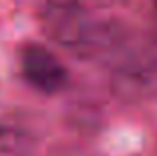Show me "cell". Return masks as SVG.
Instances as JSON below:
<instances>
[{"instance_id":"cell-3","label":"cell","mask_w":157,"mask_h":156,"mask_svg":"<svg viewBox=\"0 0 157 156\" xmlns=\"http://www.w3.org/2000/svg\"><path fill=\"white\" fill-rule=\"evenodd\" d=\"M32 138L26 130L12 124H0V156H28Z\"/></svg>"},{"instance_id":"cell-4","label":"cell","mask_w":157,"mask_h":156,"mask_svg":"<svg viewBox=\"0 0 157 156\" xmlns=\"http://www.w3.org/2000/svg\"><path fill=\"white\" fill-rule=\"evenodd\" d=\"M58 156H78V154H58Z\"/></svg>"},{"instance_id":"cell-1","label":"cell","mask_w":157,"mask_h":156,"mask_svg":"<svg viewBox=\"0 0 157 156\" xmlns=\"http://www.w3.org/2000/svg\"><path fill=\"white\" fill-rule=\"evenodd\" d=\"M40 22L48 36L84 60L129 58L127 30L113 18L101 16L86 0H44Z\"/></svg>"},{"instance_id":"cell-2","label":"cell","mask_w":157,"mask_h":156,"mask_svg":"<svg viewBox=\"0 0 157 156\" xmlns=\"http://www.w3.org/2000/svg\"><path fill=\"white\" fill-rule=\"evenodd\" d=\"M22 78L44 94H56L68 84V70L54 52L38 42H30L20 50Z\"/></svg>"}]
</instances>
